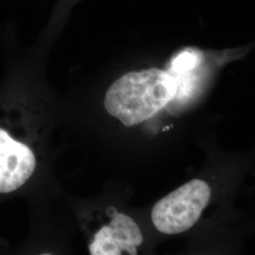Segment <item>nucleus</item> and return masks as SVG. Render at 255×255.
I'll return each instance as SVG.
<instances>
[{
  "mask_svg": "<svg viewBox=\"0 0 255 255\" xmlns=\"http://www.w3.org/2000/svg\"><path fill=\"white\" fill-rule=\"evenodd\" d=\"M176 96L173 77L167 71L151 68L119 78L106 93L104 104L111 116L132 127L152 118Z\"/></svg>",
  "mask_w": 255,
  "mask_h": 255,
  "instance_id": "1",
  "label": "nucleus"
},
{
  "mask_svg": "<svg viewBox=\"0 0 255 255\" xmlns=\"http://www.w3.org/2000/svg\"><path fill=\"white\" fill-rule=\"evenodd\" d=\"M35 166L32 150L0 128V193L17 190L30 178Z\"/></svg>",
  "mask_w": 255,
  "mask_h": 255,
  "instance_id": "3",
  "label": "nucleus"
},
{
  "mask_svg": "<svg viewBox=\"0 0 255 255\" xmlns=\"http://www.w3.org/2000/svg\"><path fill=\"white\" fill-rule=\"evenodd\" d=\"M143 236L135 221L125 214H117L109 226L98 232L89 247L92 255H136Z\"/></svg>",
  "mask_w": 255,
  "mask_h": 255,
  "instance_id": "4",
  "label": "nucleus"
},
{
  "mask_svg": "<svg viewBox=\"0 0 255 255\" xmlns=\"http://www.w3.org/2000/svg\"><path fill=\"white\" fill-rule=\"evenodd\" d=\"M210 198L208 183L193 180L183 184L155 204L151 213L155 227L164 235L187 231L200 219Z\"/></svg>",
  "mask_w": 255,
  "mask_h": 255,
  "instance_id": "2",
  "label": "nucleus"
},
{
  "mask_svg": "<svg viewBox=\"0 0 255 255\" xmlns=\"http://www.w3.org/2000/svg\"><path fill=\"white\" fill-rule=\"evenodd\" d=\"M201 62V54L199 51L186 49L175 56L171 61L170 69L167 71L177 83V95L190 89L192 71Z\"/></svg>",
  "mask_w": 255,
  "mask_h": 255,
  "instance_id": "5",
  "label": "nucleus"
}]
</instances>
